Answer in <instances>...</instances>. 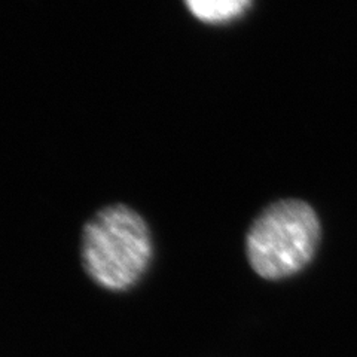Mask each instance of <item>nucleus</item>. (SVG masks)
<instances>
[{
    "mask_svg": "<svg viewBox=\"0 0 357 357\" xmlns=\"http://www.w3.org/2000/svg\"><path fill=\"white\" fill-rule=\"evenodd\" d=\"M81 256L91 280L109 292L136 286L153 258V243L146 220L126 204L98 210L82 232Z\"/></svg>",
    "mask_w": 357,
    "mask_h": 357,
    "instance_id": "f257e3e1",
    "label": "nucleus"
},
{
    "mask_svg": "<svg viewBox=\"0 0 357 357\" xmlns=\"http://www.w3.org/2000/svg\"><path fill=\"white\" fill-rule=\"evenodd\" d=\"M194 18L206 24H228L245 14L252 0H183Z\"/></svg>",
    "mask_w": 357,
    "mask_h": 357,
    "instance_id": "7ed1b4c3",
    "label": "nucleus"
},
{
    "mask_svg": "<svg viewBox=\"0 0 357 357\" xmlns=\"http://www.w3.org/2000/svg\"><path fill=\"white\" fill-rule=\"evenodd\" d=\"M320 241L316 211L301 199H282L255 219L245 236L252 270L265 280H283L303 271Z\"/></svg>",
    "mask_w": 357,
    "mask_h": 357,
    "instance_id": "f03ea898",
    "label": "nucleus"
}]
</instances>
